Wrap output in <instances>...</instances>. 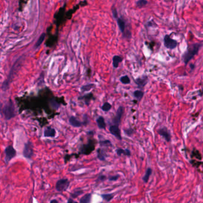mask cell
I'll return each instance as SVG.
<instances>
[{
	"mask_svg": "<svg viewBox=\"0 0 203 203\" xmlns=\"http://www.w3.org/2000/svg\"><path fill=\"white\" fill-rule=\"evenodd\" d=\"M202 46V45L201 44L198 43L192 44L188 46L187 50L182 55L183 61L185 65L188 64V63L194 57V56L198 54Z\"/></svg>",
	"mask_w": 203,
	"mask_h": 203,
	"instance_id": "1",
	"label": "cell"
},
{
	"mask_svg": "<svg viewBox=\"0 0 203 203\" xmlns=\"http://www.w3.org/2000/svg\"><path fill=\"white\" fill-rule=\"evenodd\" d=\"M2 113L4 115V119L6 120H10L16 116L15 105L13 101L10 99L5 104L2 109Z\"/></svg>",
	"mask_w": 203,
	"mask_h": 203,
	"instance_id": "2",
	"label": "cell"
},
{
	"mask_svg": "<svg viewBox=\"0 0 203 203\" xmlns=\"http://www.w3.org/2000/svg\"><path fill=\"white\" fill-rule=\"evenodd\" d=\"M4 152L5 154L4 160L7 165L9 163L13 158H14L16 156V154H17V151H16V149L13 148L12 145H8L5 148Z\"/></svg>",
	"mask_w": 203,
	"mask_h": 203,
	"instance_id": "3",
	"label": "cell"
},
{
	"mask_svg": "<svg viewBox=\"0 0 203 203\" xmlns=\"http://www.w3.org/2000/svg\"><path fill=\"white\" fill-rule=\"evenodd\" d=\"M34 154V145L30 141H28L24 146L23 155L27 159H31Z\"/></svg>",
	"mask_w": 203,
	"mask_h": 203,
	"instance_id": "4",
	"label": "cell"
},
{
	"mask_svg": "<svg viewBox=\"0 0 203 203\" xmlns=\"http://www.w3.org/2000/svg\"><path fill=\"white\" fill-rule=\"evenodd\" d=\"M70 186V182L67 179H61L56 183L55 189L59 192H64L67 191Z\"/></svg>",
	"mask_w": 203,
	"mask_h": 203,
	"instance_id": "5",
	"label": "cell"
},
{
	"mask_svg": "<svg viewBox=\"0 0 203 203\" xmlns=\"http://www.w3.org/2000/svg\"><path fill=\"white\" fill-rule=\"evenodd\" d=\"M164 45L168 49L173 50L177 47V42L176 40L173 39L169 35H166L164 37Z\"/></svg>",
	"mask_w": 203,
	"mask_h": 203,
	"instance_id": "6",
	"label": "cell"
},
{
	"mask_svg": "<svg viewBox=\"0 0 203 203\" xmlns=\"http://www.w3.org/2000/svg\"><path fill=\"white\" fill-rule=\"evenodd\" d=\"M123 113H124L123 107L120 106L117 110L116 115L115 117L113 119V123H114V125L119 126V125L121 122V118H122V116L123 115Z\"/></svg>",
	"mask_w": 203,
	"mask_h": 203,
	"instance_id": "7",
	"label": "cell"
},
{
	"mask_svg": "<svg viewBox=\"0 0 203 203\" xmlns=\"http://www.w3.org/2000/svg\"><path fill=\"white\" fill-rule=\"evenodd\" d=\"M109 131L111 135L115 136L116 138H117L119 140L121 141V140H122V138H121V135L120 130L118 125H111L109 127Z\"/></svg>",
	"mask_w": 203,
	"mask_h": 203,
	"instance_id": "8",
	"label": "cell"
},
{
	"mask_svg": "<svg viewBox=\"0 0 203 203\" xmlns=\"http://www.w3.org/2000/svg\"><path fill=\"white\" fill-rule=\"evenodd\" d=\"M157 132L160 136H163L167 142H170L171 141V134H170V131L166 127L160 128L158 130Z\"/></svg>",
	"mask_w": 203,
	"mask_h": 203,
	"instance_id": "9",
	"label": "cell"
},
{
	"mask_svg": "<svg viewBox=\"0 0 203 203\" xmlns=\"http://www.w3.org/2000/svg\"><path fill=\"white\" fill-rule=\"evenodd\" d=\"M136 84L140 88H143L148 82V78L147 76H142L136 79L135 80Z\"/></svg>",
	"mask_w": 203,
	"mask_h": 203,
	"instance_id": "10",
	"label": "cell"
},
{
	"mask_svg": "<svg viewBox=\"0 0 203 203\" xmlns=\"http://www.w3.org/2000/svg\"><path fill=\"white\" fill-rule=\"evenodd\" d=\"M69 123L72 126L76 127H81L82 125L86 126L85 123L84 122V121L82 122V121L78 120L75 116H71L70 117V119H69Z\"/></svg>",
	"mask_w": 203,
	"mask_h": 203,
	"instance_id": "11",
	"label": "cell"
},
{
	"mask_svg": "<svg viewBox=\"0 0 203 203\" xmlns=\"http://www.w3.org/2000/svg\"><path fill=\"white\" fill-rule=\"evenodd\" d=\"M55 135H56V131L53 127L48 126L44 130V137L54 138L55 136Z\"/></svg>",
	"mask_w": 203,
	"mask_h": 203,
	"instance_id": "12",
	"label": "cell"
},
{
	"mask_svg": "<svg viewBox=\"0 0 203 203\" xmlns=\"http://www.w3.org/2000/svg\"><path fill=\"white\" fill-rule=\"evenodd\" d=\"M79 100H83L84 101L85 103L87 105H89V103H90V102L92 101V100H94L95 98H94V95L92 94V93H88L86 95H84V96H80L79 98Z\"/></svg>",
	"mask_w": 203,
	"mask_h": 203,
	"instance_id": "13",
	"label": "cell"
},
{
	"mask_svg": "<svg viewBox=\"0 0 203 203\" xmlns=\"http://www.w3.org/2000/svg\"><path fill=\"white\" fill-rule=\"evenodd\" d=\"M97 158L101 161H105L107 157V154L101 148L97 149Z\"/></svg>",
	"mask_w": 203,
	"mask_h": 203,
	"instance_id": "14",
	"label": "cell"
},
{
	"mask_svg": "<svg viewBox=\"0 0 203 203\" xmlns=\"http://www.w3.org/2000/svg\"><path fill=\"white\" fill-rule=\"evenodd\" d=\"M96 122L100 129H104L106 127V123H105L104 118L103 116H100L98 119H96Z\"/></svg>",
	"mask_w": 203,
	"mask_h": 203,
	"instance_id": "15",
	"label": "cell"
},
{
	"mask_svg": "<svg viewBox=\"0 0 203 203\" xmlns=\"http://www.w3.org/2000/svg\"><path fill=\"white\" fill-rule=\"evenodd\" d=\"M91 198L92 194L88 193L84 195V196L79 200V202L80 203H89L91 201Z\"/></svg>",
	"mask_w": 203,
	"mask_h": 203,
	"instance_id": "16",
	"label": "cell"
},
{
	"mask_svg": "<svg viewBox=\"0 0 203 203\" xmlns=\"http://www.w3.org/2000/svg\"><path fill=\"white\" fill-rule=\"evenodd\" d=\"M95 86H96V85L94 84H88L85 85L81 87L80 90H81V91H82V92H88L89 91H91L92 89L94 88Z\"/></svg>",
	"mask_w": 203,
	"mask_h": 203,
	"instance_id": "17",
	"label": "cell"
},
{
	"mask_svg": "<svg viewBox=\"0 0 203 203\" xmlns=\"http://www.w3.org/2000/svg\"><path fill=\"white\" fill-rule=\"evenodd\" d=\"M116 153L117 154V156H121V155H122V154H124V155L129 157V156H131V151H130L129 150H128V149L123 150V149H121V148L117 149Z\"/></svg>",
	"mask_w": 203,
	"mask_h": 203,
	"instance_id": "18",
	"label": "cell"
},
{
	"mask_svg": "<svg viewBox=\"0 0 203 203\" xmlns=\"http://www.w3.org/2000/svg\"><path fill=\"white\" fill-rule=\"evenodd\" d=\"M152 170L150 167L148 168L147 169V170H146L145 175L142 177V180L145 183H147L148 182L150 177L152 174Z\"/></svg>",
	"mask_w": 203,
	"mask_h": 203,
	"instance_id": "19",
	"label": "cell"
},
{
	"mask_svg": "<svg viewBox=\"0 0 203 203\" xmlns=\"http://www.w3.org/2000/svg\"><path fill=\"white\" fill-rule=\"evenodd\" d=\"M122 61V58L119 55H115L113 59V65L115 68H117L119 63Z\"/></svg>",
	"mask_w": 203,
	"mask_h": 203,
	"instance_id": "20",
	"label": "cell"
},
{
	"mask_svg": "<svg viewBox=\"0 0 203 203\" xmlns=\"http://www.w3.org/2000/svg\"><path fill=\"white\" fill-rule=\"evenodd\" d=\"M117 24H118V26L120 28V31L122 32V33L124 34L125 30V28H126V24H125V21L120 18H119L117 19Z\"/></svg>",
	"mask_w": 203,
	"mask_h": 203,
	"instance_id": "21",
	"label": "cell"
},
{
	"mask_svg": "<svg viewBox=\"0 0 203 203\" xmlns=\"http://www.w3.org/2000/svg\"><path fill=\"white\" fill-rule=\"evenodd\" d=\"M103 200H105L106 202H110L114 197V196L111 194H103L101 195Z\"/></svg>",
	"mask_w": 203,
	"mask_h": 203,
	"instance_id": "22",
	"label": "cell"
},
{
	"mask_svg": "<svg viewBox=\"0 0 203 203\" xmlns=\"http://www.w3.org/2000/svg\"><path fill=\"white\" fill-rule=\"evenodd\" d=\"M84 193L83 190H76L74 192H71L70 194V197L73 198H78L79 196H80L81 194H82Z\"/></svg>",
	"mask_w": 203,
	"mask_h": 203,
	"instance_id": "23",
	"label": "cell"
},
{
	"mask_svg": "<svg viewBox=\"0 0 203 203\" xmlns=\"http://www.w3.org/2000/svg\"><path fill=\"white\" fill-rule=\"evenodd\" d=\"M144 95V92L141 90H136L134 92V96L138 101H140Z\"/></svg>",
	"mask_w": 203,
	"mask_h": 203,
	"instance_id": "24",
	"label": "cell"
},
{
	"mask_svg": "<svg viewBox=\"0 0 203 203\" xmlns=\"http://www.w3.org/2000/svg\"><path fill=\"white\" fill-rule=\"evenodd\" d=\"M112 107V105L108 102H105L104 103V104L102 105L101 107V109L103 111H105V112H107L109 110H110V109Z\"/></svg>",
	"mask_w": 203,
	"mask_h": 203,
	"instance_id": "25",
	"label": "cell"
},
{
	"mask_svg": "<svg viewBox=\"0 0 203 203\" xmlns=\"http://www.w3.org/2000/svg\"><path fill=\"white\" fill-rule=\"evenodd\" d=\"M45 38V34H42L40 36V37L39 38V39L38 40V41L36 42V45H35V48H38V47H39L40 45H41V44L43 42V41L44 40Z\"/></svg>",
	"mask_w": 203,
	"mask_h": 203,
	"instance_id": "26",
	"label": "cell"
},
{
	"mask_svg": "<svg viewBox=\"0 0 203 203\" xmlns=\"http://www.w3.org/2000/svg\"><path fill=\"white\" fill-rule=\"evenodd\" d=\"M120 80L123 84H125V85L131 83V80H130L129 78L127 75L121 77L120 79Z\"/></svg>",
	"mask_w": 203,
	"mask_h": 203,
	"instance_id": "27",
	"label": "cell"
},
{
	"mask_svg": "<svg viewBox=\"0 0 203 203\" xmlns=\"http://www.w3.org/2000/svg\"><path fill=\"white\" fill-rule=\"evenodd\" d=\"M100 145L101 147H111L112 144L109 140H104L100 141Z\"/></svg>",
	"mask_w": 203,
	"mask_h": 203,
	"instance_id": "28",
	"label": "cell"
},
{
	"mask_svg": "<svg viewBox=\"0 0 203 203\" xmlns=\"http://www.w3.org/2000/svg\"><path fill=\"white\" fill-rule=\"evenodd\" d=\"M148 4V1L147 0H138L136 3V6L138 7H145V5H147V4Z\"/></svg>",
	"mask_w": 203,
	"mask_h": 203,
	"instance_id": "29",
	"label": "cell"
},
{
	"mask_svg": "<svg viewBox=\"0 0 203 203\" xmlns=\"http://www.w3.org/2000/svg\"><path fill=\"white\" fill-rule=\"evenodd\" d=\"M50 104L51 105V106L53 109H58L60 107V104L56 101V100L54 98H52L50 100Z\"/></svg>",
	"mask_w": 203,
	"mask_h": 203,
	"instance_id": "30",
	"label": "cell"
},
{
	"mask_svg": "<svg viewBox=\"0 0 203 203\" xmlns=\"http://www.w3.org/2000/svg\"><path fill=\"white\" fill-rule=\"evenodd\" d=\"M125 134L128 136H131L135 132V130L132 128H129L127 129H124Z\"/></svg>",
	"mask_w": 203,
	"mask_h": 203,
	"instance_id": "31",
	"label": "cell"
},
{
	"mask_svg": "<svg viewBox=\"0 0 203 203\" xmlns=\"http://www.w3.org/2000/svg\"><path fill=\"white\" fill-rule=\"evenodd\" d=\"M105 179H106V176H105V175H100V176H98V178H97V179L96 180V183L101 182L104 181Z\"/></svg>",
	"mask_w": 203,
	"mask_h": 203,
	"instance_id": "32",
	"label": "cell"
},
{
	"mask_svg": "<svg viewBox=\"0 0 203 203\" xmlns=\"http://www.w3.org/2000/svg\"><path fill=\"white\" fill-rule=\"evenodd\" d=\"M120 176L119 175H115V176H111L109 177V180L110 181H116L118 180V179L119 178Z\"/></svg>",
	"mask_w": 203,
	"mask_h": 203,
	"instance_id": "33",
	"label": "cell"
},
{
	"mask_svg": "<svg viewBox=\"0 0 203 203\" xmlns=\"http://www.w3.org/2000/svg\"><path fill=\"white\" fill-rule=\"evenodd\" d=\"M67 202H68V203H69V202H75V203H76V202H77L75 201H74V200H73L72 198H70L68 199Z\"/></svg>",
	"mask_w": 203,
	"mask_h": 203,
	"instance_id": "34",
	"label": "cell"
},
{
	"mask_svg": "<svg viewBox=\"0 0 203 203\" xmlns=\"http://www.w3.org/2000/svg\"><path fill=\"white\" fill-rule=\"evenodd\" d=\"M113 14H114V17H115V18H117V16L116 10H113Z\"/></svg>",
	"mask_w": 203,
	"mask_h": 203,
	"instance_id": "35",
	"label": "cell"
},
{
	"mask_svg": "<svg viewBox=\"0 0 203 203\" xmlns=\"http://www.w3.org/2000/svg\"><path fill=\"white\" fill-rule=\"evenodd\" d=\"M50 202H51V203H58L59 201H58L57 200H51V201H50Z\"/></svg>",
	"mask_w": 203,
	"mask_h": 203,
	"instance_id": "36",
	"label": "cell"
},
{
	"mask_svg": "<svg viewBox=\"0 0 203 203\" xmlns=\"http://www.w3.org/2000/svg\"><path fill=\"white\" fill-rule=\"evenodd\" d=\"M87 134H89V135H93L94 133L92 131H89L87 132Z\"/></svg>",
	"mask_w": 203,
	"mask_h": 203,
	"instance_id": "37",
	"label": "cell"
}]
</instances>
